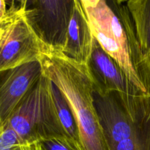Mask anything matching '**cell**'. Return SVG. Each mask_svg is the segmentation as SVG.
Instances as JSON below:
<instances>
[{
    "label": "cell",
    "instance_id": "cell-11",
    "mask_svg": "<svg viewBox=\"0 0 150 150\" xmlns=\"http://www.w3.org/2000/svg\"><path fill=\"white\" fill-rule=\"evenodd\" d=\"M41 150H81L77 142L66 136H55L39 142Z\"/></svg>",
    "mask_w": 150,
    "mask_h": 150
},
{
    "label": "cell",
    "instance_id": "cell-7",
    "mask_svg": "<svg viewBox=\"0 0 150 150\" xmlns=\"http://www.w3.org/2000/svg\"><path fill=\"white\" fill-rule=\"evenodd\" d=\"M86 67L95 90L98 92H116L126 98L144 95L132 84L119 64L103 50L95 38Z\"/></svg>",
    "mask_w": 150,
    "mask_h": 150
},
{
    "label": "cell",
    "instance_id": "cell-12",
    "mask_svg": "<svg viewBox=\"0 0 150 150\" xmlns=\"http://www.w3.org/2000/svg\"><path fill=\"white\" fill-rule=\"evenodd\" d=\"M24 144L15 130L6 123L0 133V150H18Z\"/></svg>",
    "mask_w": 150,
    "mask_h": 150
},
{
    "label": "cell",
    "instance_id": "cell-10",
    "mask_svg": "<svg viewBox=\"0 0 150 150\" xmlns=\"http://www.w3.org/2000/svg\"><path fill=\"white\" fill-rule=\"evenodd\" d=\"M49 86L55 108L56 114L65 133L68 137L73 139L79 144L77 125L69 103L66 100L61 91L50 80Z\"/></svg>",
    "mask_w": 150,
    "mask_h": 150
},
{
    "label": "cell",
    "instance_id": "cell-1",
    "mask_svg": "<svg viewBox=\"0 0 150 150\" xmlns=\"http://www.w3.org/2000/svg\"><path fill=\"white\" fill-rule=\"evenodd\" d=\"M94 38L139 92L150 95V70L126 1L80 0Z\"/></svg>",
    "mask_w": 150,
    "mask_h": 150
},
{
    "label": "cell",
    "instance_id": "cell-16",
    "mask_svg": "<svg viewBox=\"0 0 150 150\" xmlns=\"http://www.w3.org/2000/svg\"><path fill=\"white\" fill-rule=\"evenodd\" d=\"M1 26H0V36H1Z\"/></svg>",
    "mask_w": 150,
    "mask_h": 150
},
{
    "label": "cell",
    "instance_id": "cell-4",
    "mask_svg": "<svg viewBox=\"0 0 150 150\" xmlns=\"http://www.w3.org/2000/svg\"><path fill=\"white\" fill-rule=\"evenodd\" d=\"M1 25L0 71L38 61L46 48L26 21L23 0L7 1Z\"/></svg>",
    "mask_w": 150,
    "mask_h": 150
},
{
    "label": "cell",
    "instance_id": "cell-9",
    "mask_svg": "<svg viewBox=\"0 0 150 150\" xmlns=\"http://www.w3.org/2000/svg\"><path fill=\"white\" fill-rule=\"evenodd\" d=\"M137 39L144 56L150 51V0L126 1Z\"/></svg>",
    "mask_w": 150,
    "mask_h": 150
},
{
    "label": "cell",
    "instance_id": "cell-8",
    "mask_svg": "<svg viewBox=\"0 0 150 150\" xmlns=\"http://www.w3.org/2000/svg\"><path fill=\"white\" fill-rule=\"evenodd\" d=\"M94 40L80 0H74L66 41L61 51L76 62L86 65L91 57Z\"/></svg>",
    "mask_w": 150,
    "mask_h": 150
},
{
    "label": "cell",
    "instance_id": "cell-3",
    "mask_svg": "<svg viewBox=\"0 0 150 150\" xmlns=\"http://www.w3.org/2000/svg\"><path fill=\"white\" fill-rule=\"evenodd\" d=\"M49 83V80L43 76L24 97L6 122L23 143L66 136L56 114Z\"/></svg>",
    "mask_w": 150,
    "mask_h": 150
},
{
    "label": "cell",
    "instance_id": "cell-5",
    "mask_svg": "<svg viewBox=\"0 0 150 150\" xmlns=\"http://www.w3.org/2000/svg\"><path fill=\"white\" fill-rule=\"evenodd\" d=\"M74 0H23L26 21L47 48L61 51Z\"/></svg>",
    "mask_w": 150,
    "mask_h": 150
},
{
    "label": "cell",
    "instance_id": "cell-14",
    "mask_svg": "<svg viewBox=\"0 0 150 150\" xmlns=\"http://www.w3.org/2000/svg\"><path fill=\"white\" fill-rule=\"evenodd\" d=\"M6 11H7V2L4 0H0V26L2 23Z\"/></svg>",
    "mask_w": 150,
    "mask_h": 150
},
{
    "label": "cell",
    "instance_id": "cell-15",
    "mask_svg": "<svg viewBox=\"0 0 150 150\" xmlns=\"http://www.w3.org/2000/svg\"><path fill=\"white\" fill-rule=\"evenodd\" d=\"M145 59H146V62L147 65H148L149 68V70H150V51H149L146 54Z\"/></svg>",
    "mask_w": 150,
    "mask_h": 150
},
{
    "label": "cell",
    "instance_id": "cell-2",
    "mask_svg": "<svg viewBox=\"0 0 150 150\" xmlns=\"http://www.w3.org/2000/svg\"><path fill=\"white\" fill-rule=\"evenodd\" d=\"M38 62L43 76L61 91L77 125L81 150H108L93 99L94 84L86 65L66 57L60 50L46 47Z\"/></svg>",
    "mask_w": 150,
    "mask_h": 150
},
{
    "label": "cell",
    "instance_id": "cell-6",
    "mask_svg": "<svg viewBox=\"0 0 150 150\" xmlns=\"http://www.w3.org/2000/svg\"><path fill=\"white\" fill-rule=\"evenodd\" d=\"M42 76L38 61L0 71V133L16 106Z\"/></svg>",
    "mask_w": 150,
    "mask_h": 150
},
{
    "label": "cell",
    "instance_id": "cell-13",
    "mask_svg": "<svg viewBox=\"0 0 150 150\" xmlns=\"http://www.w3.org/2000/svg\"><path fill=\"white\" fill-rule=\"evenodd\" d=\"M18 150H41V147L39 142L25 143L22 144Z\"/></svg>",
    "mask_w": 150,
    "mask_h": 150
}]
</instances>
